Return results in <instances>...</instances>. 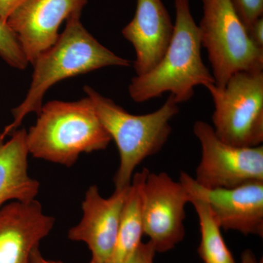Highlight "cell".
Returning a JSON list of instances; mask_svg holds the SVG:
<instances>
[{
    "instance_id": "1",
    "label": "cell",
    "mask_w": 263,
    "mask_h": 263,
    "mask_svg": "<svg viewBox=\"0 0 263 263\" xmlns=\"http://www.w3.org/2000/svg\"><path fill=\"white\" fill-rule=\"evenodd\" d=\"M81 15L67 20L57 42L38 55L33 62L32 83L27 96L13 109V122L2 133L6 138L19 127L29 114L41 112L43 99L53 85L67 78L87 73L109 66L129 67L131 62L99 43L81 22Z\"/></svg>"
},
{
    "instance_id": "2",
    "label": "cell",
    "mask_w": 263,
    "mask_h": 263,
    "mask_svg": "<svg viewBox=\"0 0 263 263\" xmlns=\"http://www.w3.org/2000/svg\"><path fill=\"white\" fill-rule=\"evenodd\" d=\"M174 34L163 57L146 73L136 76L129 95L141 103L170 93L178 104L191 100L197 86L215 84L212 72L202 61L198 26L194 20L190 0H174Z\"/></svg>"
},
{
    "instance_id": "3",
    "label": "cell",
    "mask_w": 263,
    "mask_h": 263,
    "mask_svg": "<svg viewBox=\"0 0 263 263\" xmlns=\"http://www.w3.org/2000/svg\"><path fill=\"white\" fill-rule=\"evenodd\" d=\"M37 117L27 132L29 154L34 158L71 167L81 154L105 149L112 141L88 98L53 100Z\"/></svg>"
},
{
    "instance_id": "4",
    "label": "cell",
    "mask_w": 263,
    "mask_h": 263,
    "mask_svg": "<svg viewBox=\"0 0 263 263\" xmlns=\"http://www.w3.org/2000/svg\"><path fill=\"white\" fill-rule=\"evenodd\" d=\"M84 90L119 150L120 161L114 178L115 190H125L136 167L160 152L167 143L172 132L170 122L179 114V104L170 95L158 110L133 115L90 86H85Z\"/></svg>"
},
{
    "instance_id": "5",
    "label": "cell",
    "mask_w": 263,
    "mask_h": 263,
    "mask_svg": "<svg viewBox=\"0 0 263 263\" xmlns=\"http://www.w3.org/2000/svg\"><path fill=\"white\" fill-rule=\"evenodd\" d=\"M202 3V16L197 26L216 86L224 87L236 72L263 70V49L251 40L232 0Z\"/></svg>"
},
{
    "instance_id": "6",
    "label": "cell",
    "mask_w": 263,
    "mask_h": 263,
    "mask_svg": "<svg viewBox=\"0 0 263 263\" xmlns=\"http://www.w3.org/2000/svg\"><path fill=\"white\" fill-rule=\"evenodd\" d=\"M214 103L213 129L232 146L256 147L263 142V70L242 71L224 87L208 85Z\"/></svg>"
},
{
    "instance_id": "7",
    "label": "cell",
    "mask_w": 263,
    "mask_h": 263,
    "mask_svg": "<svg viewBox=\"0 0 263 263\" xmlns=\"http://www.w3.org/2000/svg\"><path fill=\"white\" fill-rule=\"evenodd\" d=\"M193 132L201 146V158L195 182L208 190L235 187L263 181V146L238 147L221 141L211 124H194Z\"/></svg>"
},
{
    "instance_id": "8",
    "label": "cell",
    "mask_w": 263,
    "mask_h": 263,
    "mask_svg": "<svg viewBox=\"0 0 263 263\" xmlns=\"http://www.w3.org/2000/svg\"><path fill=\"white\" fill-rule=\"evenodd\" d=\"M189 195L181 181L168 174L148 173L141 190L143 233L157 253L175 248L185 237Z\"/></svg>"
},
{
    "instance_id": "9",
    "label": "cell",
    "mask_w": 263,
    "mask_h": 263,
    "mask_svg": "<svg viewBox=\"0 0 263 263\" xmlns=\"http://www.w3.org/2000/svg\"><path fill=\"white\" fill-rule=\"evenodd\" d=\"M89 0H23L7 20L29 63L51 47L64 21L81 15Z\"/></svg>"
},
{
    "instance_id": "10",
    "label": "cell",
    "mask_w": 263,
    "mask_h": 263,
    "mask_svg": "<svg viewBox=\"0 0 263 263\" xmlns=\"http://www.w3.org/2000/svg\"><path fill=\"white\" fill-rule=\"evenodd\" d=\"M179 181L208 202L221 229L262 238L263 181L214 190L201 187L185 172Z\"/></svg>"
},
{
    "instance_id": "11",
    "label": "cell",
    "mask_w": 263,
    "mask_h": 263,
    "mask_svg": "<svg viewBox=\"0 0 263 263\" xmlns=\"http://www.w3.org/2000/svg\"><path fill=\"white\" fill-rule=\"evenodd\" d=\"M54 217L36 199L0 207V263H31V255L51 233Z\"/></svg>"
},
{
    "instance_id": "12",
    "label": "cell",
    "mask_w": 263,
    "mask_h": 263,
    "mask_svg": "<svg viewBox=\"0 0 263 263\" xmlns=\"http://www.w3.org/2000/svg\"><path fill=\"white\" fill-rule=\"evenodd\" d=\"M129 187L115 190L111 196L105 198L96 185L89 186L82 202L80 222L69 230V239L86 243L95 262H108L113 253Z\"/></svg>"
},
{
    "instance_id": "13",
    "label": "cell",
    "mask_w": 263,
    "mask_h": 263,
    "mask_svg": "<svg viewBox=\"0 0 263 263\" xmlns=\"http://www.w3.org/2000/svg\"><path fill=\"white\" fill-rule=\"evenodd\" d=\"M174 24L162 0H137L136 13L122 34L136 51V76L146 73L160 61L168 47Z\"/></svg>"
},
{
    "instance_id": "14",
    "label": "cell",
    "mask_w": 263,
    "mask_h": 263,
    "mask_svg": "<svg viewBox=\"0 0 263 263\" xmlns=\"http://www.w3.org/2000/svg\"><path fill=\"white\" fill-rule=\"evenodd\" d=\"M0 133V207L11 201H30L39 193L40 183L28 172L27 131L17 129L5 141Z\"/></svg>"
},
{
    "instance_id": "15",
    "label": "cell",
    "mask_w": 263,
    "mask_h": 263,
    "mask_svg": "<svg viewBox=\"0 0 263 263\" xmlns=\"http://www.w3.org/2000/svg\"><path fill=\"white\" fill-rule=\"evenodd\" d=\"M149 170L133 175L123 207L113 253L107 263H125L142 243L141 190Z\"/></svg>"
},
{
    "instance_id": "16",
    "label": "cell",
    "mask_w": 263,
    "mask_h": 263,
    "mask_svg": "<svg viewBox=\"0 0 263 263\" xmlns=\"http://www.w3.org/2000/svg\"><path fill=\"white\" fill-rule=\"evenodd\" d=\"M184 187L188 193L189 202L193 204L198 216L201 239L197 251L200 258L205 263H235L221 235V228L208 202L192 190Z\"/></svg>"
},
{
    "instance_id": "17",
    "label": "cell",
    "mask_w": 263,
    "mask_h": 263,
    "mask_svg": "<svg viewBox=\"0 0 263 263\" xmlns=\"http://www.w3.org/2000/svg\"><path fill=\"white\" fill-rule=\"evenodd\" d=\"M0 57L8 65L18 70H24L29 62L16 34L9 26L0 19Z\"/></svg>"
},
{
    "instance_id": "18",
    "label": "cell",
    "mask_w": 263,
    "mask_h": 263,
    "mask_svg": "<svg viewBox=\"0 0 263 263\" xmlns=\"http://www.w3.org/2000/svg\"><path fill=\"white\" fill-rule=\"evenodd\" d=\"M232 2L247 31L257 19L262 17L263 0H232Z\"/></svg>"
},
{
    "instance_id": "19",
    "label": "cell",
    "mask_w": 263,
    "mask_h": 263,
    "mask_svg": "<svg viewBox=\"0 0 263 263\" xmlns=\"http://www.w3.org/2000/svg\"><path fill=\"white\" fill-rule=\"evenodd\" d=\"M156 252L149 240L142 243L125 263H155Z\"/></svg>"
},
{
    "instance_id": "20",
    "label": "cell",
    "mask_w": 263,
    "mask_h": 263,
    "mask_svg": "<svg viewBox=\"0 0 263 263\" xmlns=\"http://www.w3.org/2000/svg\"><path fill=\"white\" fill-rule=\"evenodd\" d=\"M249 35L256 46L263 49V17L257 19L248 30Z\"/></svg>"
},
{
    "instance_id": "21",
    "label": "cell",
    "mask_w": 263,
    "mask_h": 263,
    "mask_svg": "<svg viewBox=\"0 0 263 263\" xmlns=\"http://www.w3.org/2000/svg\"><path fill=\"white\" fill-rule=\"evenodd\" d=\"M23 0H0V19L6 23L11 13Z\"/></svg>"
},
{
    "instance_id": "22",
    "label": "cell",
    "mask_w": 263,
    "mask_h": 263,
    "mask_svg": "<svg viewBox=\"0 0 263 263\" xmlns=\"http://www.w3.org/2000/svg\"><path fill=\"white\" fill-rule=\"evenodd\" d=\"M31 263H64L62 262H60V261H53L51 260V259H47L45 258L41 254V252H40L39 248H37L34 249L33 251L32 255H31ZM89 263H97L95 262V261L91 260L90 261Z\"/></svg>"
},
{
    "instance_id": "23",
    "label": "cell",
    "mask_w": 263,
    "mask_h": 263,
    "mask_svg": "<svg viewBox=\"0 0 263 263\" xmlns=\"http://www.w3.org/2000/svg\"><path fill=\"white\" fill-rule=\"evenodd\" d=\"M240 263H259L256 259L255 255L252 251L249 249L245 250L243 253L241 254V257H240ZM262 263V262H261Z\"/></svg>"
}]
</instances>
